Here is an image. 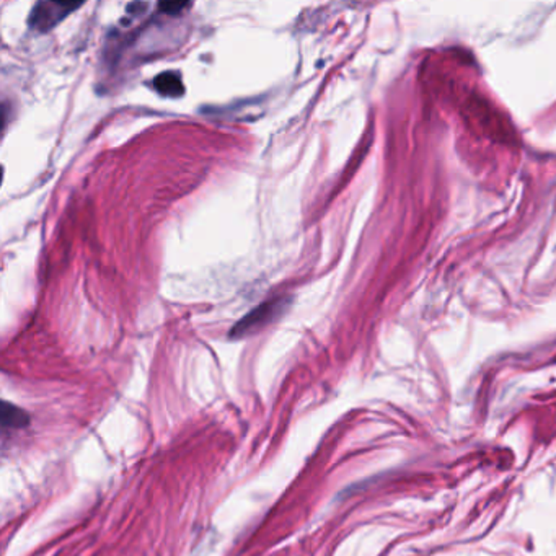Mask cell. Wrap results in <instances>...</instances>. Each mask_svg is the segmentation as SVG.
Here are the masks:
<instances>
[{
  "label": "cell",
  "instance_id": "obj_4",
  "mask_svg": "<svg viewBox=\"0 0 556 556\" xmlns=\"http://www.w3.org/2000/svg\"><path fill=\"white\" fill-rule=\"evenodd\" d=\"M28 426H30V415L25 410L9 402L2 404V427L4 429L19 431V429H27Z\"/></svg>",
  "mask_w": 556,
  "mask_h": 556
},
{
  "label": "cell",
  "instance_id": "obj_5",
  "mask_svg": "<svg viewBox=\"0 0 556 556\" xmlns=\"http://www.w3.org/2000/svg\"><path fill=\"white\" fill-rule=\"evenodd\" d=\"M188 7H192V4L190 2H162L161 5H159V9L162 13H168V15H178V13H182L184 9H188Z\"/></svg>",
  "mask_w": 556,
  "mask_h": 556
},
{
  "label": "cell",
  "instance_id": "obj_3",
  "mask_svg": "<svg viewBox=\"0 0 556 556\" xmlns=\"http://www.w3.org/2000/svg\"><path fill=\"white\" fill-rule=\"evenodd\" d=\"M153 85L163 97L178 98L184 93V85H183L182 77H180L178 72L167 71L159 74L153 79Z\"/></svg>",
  "mask_w": 556,
  "mask_h": 556
},
{
  "label": "cell",
  "instance_id": "obj_1",
  "mask_svg": "<svg viewBox=\"0 0 556 556\" xmlns=\"http://www.w3.org/2000/svg\"><path fill=\"white\" fill-rule=\"evenodd\" d=\"M291 303L289 297H274L266 302L260 303L250 314L245 315L239 324L233 325L231 330L232 340H242L245 336H252L268 325L276 322L287 310Z\"/></svg>",
  "mask_w": 556,
  "mask_h": 556
},
{
  "label": "cell",
  "instance_id": "obj_2",
  "mask_svg": "<svg viewBox=\"0 0 556 556\" xmlns=\"http://www.w3.org/2000/svg\"><path fill=\"white\" fill-rule=\"evenodd\" d=\"M81 5L79 2H38L31 9L28 25L31 30L48 33Z\"/></svg>",
  "mask_w": 556,
  "mask_h": 556
}]
</instances>
